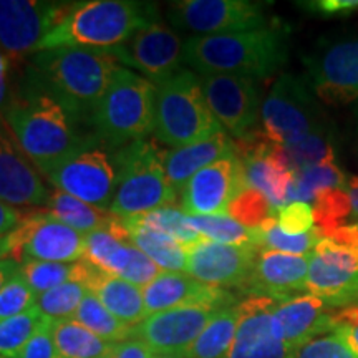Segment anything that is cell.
Returning <instances> with one entry per match:
<instances>
[{
	"label": "cell",
	"instance_id": "19",
	"mask_svg": "<svg viewBox=\"0 0 358 358\" xmlns=\"http://www.w3.org/2000/svg\"><path fill=\"white\" fill-rule=\"evenodd\" d=\"M219 310L222 308L187 306L153 313L134 327V338L145 342L155 353L186 355Z\"/></svg>",
	"mask_w": 358,
	"mask_h": 358
},
{
	"label": "cell",
	"instance_id": "20",
	"mask_svg": "<svg viewBox=\"0 0 358 358\" xmlns=\"http://www.w3.org/2000/svg\"><path fill=\"white\" fill-rule=\"evenodd\" d=\"M85 259L105 274L122 277L141 289L163 272L140 249L108 229L93 231L85 236Z\"/></svg>",
	"mask_w": 358,
	"mask_h": 358
},
{
	"label": "cell",
	"instance_id": "38",
	"mask_svg": "<svg viewBox=\"0 0 358 358\" xmlns=\"http://www.w3.org/2000/svg\"><path fill=\"white\" fill-rule=\"evenodd\" d=\"M90 289L82 282H66V284L58 285V287L48 290L35 299V306L43 317L53 320L73 319L77 313L80 303Z\"/></svg>",
	"mask_w": 358,
	"mask_h": 358
},
{
	"label": "cell",
	"instance_id": "10",
	"mask_svg": "<svg viewBox=\"0 0 358 358\" xmlns=\"http://www.w3.org/2000/svg\"><path fill=\"white\" fill-rule=\"evenodd\" d=\"M55 189L110 211L116 187V150L93 141L47 176Z\"/></svg>",
	"mask_w": 358,
	"mask_h": 358
},
{
	"label": "cell",
	"instance_id": "24",
	"mask_svg": "<svg viewBox=\"0 0 358 358\" xmlns=\"http://www.w3.org/2000/svg\"><path fill=\"white\" fill-rule=\"evenodd\" d=\"M274 320L284 342L292 348L335 330V313L329 312V306L310 294H299L277 302Z\"/></svg>",
	"mask_w": 358,
	"mask_h": 358
},
{
	"label": "cell",
	"instance_id": "4",
	"mask_svg": "<svg viewBox=\"0 0 358 358\" xmlns=\"http://www.w3.org/2000/svg\"><path fill=\"white\" fill-rule=\"evenodd\" d=\"M159 22L153 2L136 0H88L73 6L43 38L38 52L58 47L95 48L111 52L138 30Z\"/></svg>",
	"mask_w": 358,
	"mask_h": 358
},
{
	"label": "cell",
	"instance_id": "33",
	"mask_svg": "<svg viewBox=\"0 0 358 358\" xmlns=\"http://www.w3.org/2000/svg\"><path fill=\"white\" fill-rule=\"evenodd\" d=\"M322 232L313 227L306 234H287L279 227L277 217H268L257 229H252V244L261 250H277V252L294 254V256H308L322 239Z\"/></svg>",
	"mask_w": 358,
	"mask_h": 358
},
{
	"label": "cell",
	"instance_id": "1",
	"mask_svg": "<svg viewBox=\"0 0 358 358\" xmlns=\"http://www.w3.org/2000/svg\"><path fill=\"white\" fill-rule=\"evenodd\" d=\"M122 69L111 52L58 47L30 57L24 82L47 93L80 124H90L98 101Z\"/></svg>",
	"mask_w": 358,
	"mask_h": 358
},
{
	"label": "cell",
	"instance_id": "40",
	"mask_svg": "<svg viewBox=\"0 0 358 358\" xmlns=\"http://www.w3.org/2000/svg\"><path fill=\"white\" fill-rule=\"evenodd\" d=\"M280 148L285 159H287L289 166L292 168L295 173L307 166H313V164L334 163L335 159L330 134L327 133L325 129L303 138L302 141L295 143V145Z\"/></svg>",
	"mask_w": 358,
	"mask_h": 358
},
{
	"label": "cell",
	"instance_id": "42",
	"mask_svg": "<svg viewBox=\"0 0 358 358\" xmlns=\"http://www.w3.org/2000/svg\"><path fill=\"white\" fill-rule=\"evenodd\" d=\"M227 216L248 229H257L268 217L274 216V208L262 192L248 186L229 204Z\"/></svg>",
	"mask_w": 358,
	"mask_h": 358
},
{
	"label": "cell",
	"instance_id": "57",
	"mask_svg": "<svg viewBox=\"0 0 358 358\" xmlns=\"http://www.w3.org/2000/svg\"><path fill=\"white\" fill-rule=\"evenodd\" d=\"M0 358H6V357H2V355H0Z\"/></svg>",
	"mask_w": 358,
	"mask_h": 358
},
{
	"label": "cell",
	"instance_id": "27",
	"mask_svg": "<svg viewBox=\"0 0 358 358\" xmlns=\"http://www.w3.org/2000/svg\"><path fill=\"white\" fill-rule=\"evenodd\" d=\"M90 292L96 295L111 315L129 327L140 325L148 317L143 289L122 277L100 272L90 285Z\"/></svg>",
	"mask_w": 358,
	"mask_h": 358
},
{
	"label": "cell",
	"instance_id": "54",
	"mask_svg": "<svg viewBox=\"0 0 358 358\" xmlns=\"http://www.w3.org/2000/svg\"><path fill=\"white\" fill-rule=\"evenodd\" d=\"M347 192L348 198H350V206H352V216L353 221L358 219V178H352L350 181H347Z\"/></svg>",
	"mask_w": 358,
	"mask_h": 358
},
{
	"label": "cell",
	"instance_id": "56",
	"mask_svg": "<svg viewBox=\"0 0 358 358\" xmlns=\"http://www.w3.org/2000/svg\"><path fill=\"white\" fill-rule=\"evenodd\" d=\"M155 358H186V355H171V353H155Z\"/></svg>",
	"mask_w": 358,
	"mask_h": 358
},
{
	"label": "cell",
	"instance_id": "17",
	"mask_svg": "<svg viewBox=\"0 0 358 358\" xmlns=\"http://www.w3.org/2000/svg\"><path fill=\"white\" fill-rule=\"evenodd\" d=\"M259 248L252 244L231 245L201 239L187 249L186 274L217 289H244Z\"/></svg>",
	"mask_w": 358,
	"mask_h": 358
},
{
	"label": "cell",
	"instance_id": "9",
	"mask_svg": "<svg viewBox=\"0 0 358 358\" xmlns=\"http://www.w3.org/2000/svg\"><path fill=\"white\" fill-rule=\"evenodd\" d=\"M8 259L19 264L80 262L85 259V234L66 226L50 213L24 214L7 234Z\"/></svg>",
	"mask_w": 358,
	"mask_h": 358
},
{
	"label": "cell",
	"instance_id": "8",
	"mask_svg": "<svg viewBox=\"0 0 358 358\" xmlns=\"http://www.w3.org/2000/svg\"><path fill=\"white\" fill-rule=\"evenodd\" d=\"M262 131L267 141L289 146L325 129L319 103L307 78L284 73L277 78L261 108Z\"/></svg>",
	"mask_w": 358,
	"mask_h": 358
},
{
	"label": "cell",
	"instance_id": "32",
	"mask_svg": "<svg viewBox=\"0 0 358 358\" xmlns=\"http://www.w3.org/2000/svg\"><path fill=\"white\" fill-rule=\"evenodd\" d=\"M239 324V303L226 307L206 325L186 358H227Z\"/></svg>",
	"mask_w": 358,
	"mask_h": 358
},
{
	"label": "cell",
	"instance_id": "13",
	"mask_svg": "<svg viewBox=\"0 0 358 358\" xmlns=\"http://www.w3.org/2000/svg\"><path fill=\"white\" fill-rule=\"evenodd\" d=\"M111 53L120 65L140 71L155 87L178 75L185 65V42L161 22L138 30Z\"/></svg>",
	"mask_w": 358,
	"mask_h": 358
},
{
	"label": "cell",
	"instance_id": "12",
	"mask_svg": "<svg viewBox=\"0 0 358 358\" xmlns=\"http://www.w3.org/2000/svg\"><path fill=\"white\" fill-rule=\"evenodd\" d=\"M71 6L73 2L0 0V48L8 60L20 62L37 53Z\"/></svg>",
	"mask_w": 358,
	"mask_h": 358
},
{
	"label": "cell",
	"instance_id": "30",
	"mask_svg": "<svg viewBox=\"0 0 358 358\" xmlns=\"http://www.w3.org/2000/svg\"><path fill=\"white\" fill-rule=\"evenodd\" d=\"M45 208L66 226L73 227L75 231L82 232L85 236L93 231L110 229L116 221V216L110 211H103V209L83 203V201L58 189L50 192V198Z\"/></svg>",
	"mask_w": 358,
	"mask_h": 358
},
{
	"label": "cell",
	"instance_id": "3",
	"mask_svg": "<svg viewBox=\"0 0 358 358\" xmlns=\"http://www.w3.org/2000/svg\"><path fill=\"white\" fill-rule=\"evenodd\" d=\"M287 55V37L277 27L189 37L185 42V64L199 77L224 73L262 80L274 75Z\"/></svg>",
	"mask_w": 358,
	"mask_h": 358
},
{
	"label": "cell",
	"instance_id": "25",
	"mask_svg": "<svg viewBox=\"0 0 358 358\" xmlns=\"http://www.w3.org/2000/svg\"><path fill=\"white\" fill-rule=\"evenodd\" d=\"M234 151L236 145L229 140L226 131H222L209 140L196 143V145L161 151V161H163L164 173H166L174 191L181 194L182 187L189 182V179L196 173Z\"/></svg>",
	"mask_w": 358,
	"mask_h": 358
},
{
	"label": "cell",
	"instance_id": "39",
	"mask_svg": "<svg viewBox=\"0 0 358 358\" xmlns=\"http://www.w3.org/2000/svg\"><path fill=\"white\" fill-rule=\"evenodd\" d=\"M42 319V312L34 306L20 315L0 322V355L19 358L29 340L37 332Z\"/></svg>",
	"mask_w": 358,
	"mask_h": 358
},
{
	"label": "cell",
	"instance_id": "28",
	"mask_svg": "<svg viewBox=\"0 0 358 358\" xmlns=\"http://www.w3.org/2000/svg\"><path fill=\"white\" fill-rule=\"evenodd\" d=\"M100 272V268L90 264L87 259L70 264L42 261H29L20 264V274L24 275L35 297L58 287V285L66 284V282H82L90 289L92 282L96 279Z\"/></svg>",
	"mask_w": 358,
	"mask_h": 358
},
{
	"label": "cell",
	"instance_id": "50",
	"mask_svg": "<svg viewBox=\"0 0 358 358\" xmlns=\"http://www.w3.org/2000/svg\"><path fill=\"white\" fill-rule=\"evenodd\" d=\"M110 358H155V352L140 338H129L115 343Z\"/></svg>",
	"mask_w": 358,
	"mask_h": 358
},
{
	"label": "cell",
	"instance_id": "5",
	"mask_svg": "<svg viewBox=\"0 0 358 358\" xmlns=\"http://www.w3.org/2000/svg\"><path fill=\"white\" fill-rule=\"evenodd\" d=\"M155 100V85L122 66L90 118V131L115 150L145 140L153 133Z\"/></svg>",
	"mask_w": 358,
	"mask_h": 358
},
{
	"label": "cell",
	"instance_id": "7",
	"mask_svg": "<svg viewBox=\"0 0 358 358\" xmlns=\"http://www.w3.org/2000/svg\"><path fill=\"white\" fill-rule=\"evenodd\" d=\"M178 192L164 173L161 151L150 141H133L116 148V187L110 213L129 219L173 206Z\"/></svg>",
	"mask_w": 358,
	"mask_h": 358
},
{
	"label": "cell",
	"instance_id": "51",
	"mask_svg": "<svg viewBox=\"0 0 358 358\" xmlns=\"http://www.w3.org/2000/svg\"><path fill=\"white\" fill-rule=\"evenodd\" d=\"M8 65H10V60H8L6 53L0 48V123L7 128L6 124V113L8 108V103H10V93H8Z\"/></svg>",
	"mask_w": 358,
	"mask_h": 358
},
{
	"label": "cell",
	"instance_id": "22",
	"mask_svg": "<svg viewBox=\"0 0 358 358\" xmlns=\"http://www.w3.org/2000/svg\"><path fill=\"white\" fill-rule=\"evenodd\" d=\"M308 262L310 254L294 256L277 250H259L252 272L243 290L250 295L275 301L294 297L303 290L307 292Z\"/></svg>",
	"mask_w": 358,
	"mask_h": 358
},
{
	"label": "cell",
	"instance_id": "11",
	"mask_svg": "<svg viewBox=\"0 0 358 358\" xmlns=\"http://www.w3.org/2000/svg\"><path fill=\"white\" fill-rule=\"evenodd\" d=\"M267 3L249 0H178L168 8V19L176 30L194 37L249 32L267 27Z\"/></svg>",
	"mask_w": 358,
	"mask_h": 358
},
{
	"label": "cell",
	"instance_id": "37",
	"mask_svg": "<svg viewBox=\"0 0 358 358\" xmlns=\"http://www.w3.org/2000/svg\"><path fill=\"white\" fill-rule=\"evenodd\" d=\"M187 222L201 237L219 244H252V229H248L227 214L217 216H187ZM254 245V244H252Z\"/></svg>",
	"mask_w": 358,
	"mask_h": 358
},
{
	"label": "cell",
	"instance_id": "35",
	"mask_svg": "<svg viewBox=\"0 0 358 358\" xmlns=\"http://www.w3.org/2000/svg\"><path fill=\"white\" fill-rule=\"evenodd\" d=\"M88 330L103 340H108L111 343L124 342V340L134 338V327H129L120 322L115 315H111L103 303L98 301L96 295L92 292L87 294L80 303L77 313L73 317Z\"/></svg>",
	"mask_w": 358,
	"mask_h": 358
},
{
	"label": "cell",
	"instance_id": "49",
	"mask_svg": "<svg viewBox=\"0 0 358 358\" xmlns=\"http://www.w3.org/2000/svg\"><path fill=\"white\" fill-rule=\"evenodd\" d=\"M301 6L308 12L320 13L324 17H340L358 12V0H313V2H303Z\"/></svg>",
	"mask_w": 358,
	"mask_h": 358
},
{
	"label": "cell",
	"instance_id": "43",
	"mask_svg": "<svg viewBox=\"0 0 358 358\" xmlns=\"http://www.w3.org/2000/svg\"><path fill=\"white\" fill-rule=\"evenodd\" d=\"M35 294L29 287L24 275H13L7 285L0 290V322L20 315L35 306Z\"/></svg>",
	"mask_w": 358,
	"mask_h": 358
},
{
	"label": "cell",
	"instance_id": "53",
	"mask_svg": "<svg viewBox=\"0 0 358 358\" xmlns=\"http://www.w3.org/2000/svg\"><path fill=\"white\" fill-rule=\"evenodd\" d=\"M20 272V264L13 259H0V290L7 285V282Z\"/></svg>",
	"mask_w": 358,
	"mask_h": 358
},
{
	"label": "cell",
	"instance_id": "47",
	"mask_svg": "<svg viewBox=\"0 0 358 358\" xmlns=\"http://www.w3.org/2000/svg\"><path fill=\"white\" fill-rule=\"evenodd\" d=\"M53 319L43 317L37 332L32 335L19 358H60L53 338Z\"/></svg>",
	"mask_w": 358,
	"mask_h": 358
},
{
	"label": "cell",
	"instance_id": "45",
	"mask_svg": "<svg viewBox=\"0 0 358 358\" xmlns=\"http://www.w3.org/2000/svg\"><path fill=\"white\" fill-rule=\"evenodd\" d=\"M277 222H279L280 229L287 234H306L315 227L313 208L310 204L302 203V201H294V203L285 204L284 208L279 209Z\"/></svg>",
	"mask_w": 358,
	"mask_h": 358
},
{
	"label": "cell",
	"instance_id": "23",
	"mask_svg": "<svg viewBox=\"0 0 358 358\" xmlns=\"http://www.w3.org/2000/svg\"><path fill=\"white\" fill-rule=\"evenodd\" d=\"M50 192L8 128L0 123V201L8 206H47Z\"/></svg>",
	"mask_w": 358,
	"mask_h": 358
},
{
	"label": "cell",
	"instance_id": "55",
	"mask_svg": "<svg viewBox=\"0 0 358 358\" xmlns=\"http://www.w3.org/2000/svg\"><path fill=\"white\" fill-rule=\"evenodd\" d=\"M0 259H8V241H7V236L0 237Z\"/></svg>",
	"mask_w": 358,
	"mask_h": 358
},
{
	"label": "cell",
	"instance_id": "16",
	"mask_svg": "<svg viewBox=\"0 0 358 358\" xmlns=\"http://www.w3.org/2000/svg\"><path fill=\"white\" fill-rule=\"evenodd\" d=\"M248 187L244 164L239 155L231 153L209 164L189 179L181 191V206L186 216H217L241 191Z\"/></svg>",
	"mask_w": 358,
	"mask_h": 358
},
{
	"label": "cell",
	"instance_id": "29",
	"mask_svg": "<svg viewBox=\"0 0 358 358\" xmlns=\"http://www.w3.org/2000/svg\"><path fill=\"white\" fill-rule=\"evenodd\" d=\"M128 232V241L141 250L163 272H186L187 249L176 239L163 232L150 229L145 226H134L122 219Z\"/></svg>",
	"mask_w": 358,
	"mask_h": 358
},
{
	"label": "cell",
	"instance_id": "44",
	"mask_svg": "<svg viewBox=\"0 0 358 358\" xmlns=\"http://www.w3.org/2000/svg\"><path fill=\"white\" fill-rule=\"evenodd\" d=\"M294 358H358V355L337 332H330L295 348Z\"/></svg>",
	"mask_w": 358,
	"mask_h": 358
},
{
	"label": "cell",
	"instance_id": "46",
	"mask_svg": "<svg viewBox=\"0 0 358 358\" xmlns=\"http://www.w3.org/2000/svg\"><path fill=\"white\" fill-rule=\"evenodd\" d=\"M313 256L320 257L322 261L330 264V266L345 268L350 272H358V250L347 248L329 237H322L317 243L315 249L312 250Z\"/></svg>",
	"mask_w": 358,
	"mask_h": 358
},
{
	"label": "cell",
	"instance_id": "6",
	"mask_svg": "<svg viewBox=\"0 0 358 358\" xmlns=\"http://www.w3.org/2000/svg\"><path fill=\"white\" fill-rule=\"evenodd\" d=\"M224 129L206 101L201 77L182 69L156 87L153 134L173 150L196 145Z\"/></svg>",
	"mask_w": 358,
	"mask_h": 358
},
{
	"label": "cell",
	"instance_id": "26",
	"mask_svg": "<svg viewBox=\"0 0 358 358\" xmlns=\"http://www.w3.org/2000/svg\"><path fill=\"white\" fill-rule=\"evenodd\" d=\"M307 292L324 301L330 308L358 303V272L330 266L310 254Z\"/></svg>",
	"mask_w": 358,
	"mask_h": 358
},
{
	"label": "cell",
	"instance_id": "2",
	"mask_svg": "<svg viewBox=\"0 0 358 358\" xmlns=\"http://www.w3.org/2000/svg\"><path fill=\"white\" fill-rule=\"evenodd\" d=\"M6 124L27 159L45 178L98 140L92 131H83L60 103L24 80L10 96Z\"/></svg>",
	"mask_w": 358,
	"mask_h": 358
},
{
	"label": "cell",
	"instance_id": "41",
	"mask_svg": "<svg viewBox=\"0 0 358 358\" xmlns=\"http://www.w3.org/2000/svg\"><path fill=\"white\" fill-rule=\"evenodd\" d=\"M313 204H315L313 206L315 227L324 237L342 227L345 219L352 216V206L347 187L327 191L320 194Z\"/></svg>",
	"mask_w": 358,
	"mask_h": 358
},
{
	"label": "cell",
	"instance_id": "14",
	"mask_svg": "<svg viewBox=\"0 0 358 358\" xmlns=\"http://www.w3.org/2000/svg\"><path fill=\"white\" fill-rule=\"evenodd\" d=\"M313 95L332 106L358 100V37L325 45L303 58Z\"/></svg>",
	"mask_w": 358,
	"mask_h": 358
},
{
	"label": "cell",
	"instance_id": "31",
	"mask_svg": "<svg viewBox=\"0 0 358 358\" xmlns=\"http://www.w3.org/2000/svg\"><path fill=\"white\" fill-rule=\"evenodd\" d=\"M53 338L60 358H110L115 347L75 319L53 322Z\"/></svg>",
	"mask_w": 358,
	"mask_h": 358
},
{
	"label": "cell",
	"instance_id": "48",
	"mask_svg": "<svg viewBox=\"0 0 358 358\" xmlns=\"http://www.w3.org/2000/svg\"><path fill=\"white\" fill-rule=\"evenodd\" d=\"M358 355V306L335 313V330Z\"/></svg>",
	"mask_w": 358,
	"mask_h": 358
},
{
	"label": "cell",
	"instance_id": "34",
	"mask_svg": "<svg viewBox=\"0 0 358 358\" xmlns=\"http://www.w3.org/2000/svg\"><path fill=\"white\" fill-rule=\"evenodd\" d=\"M347 186V179L340 168L334 163H322L307 166L295 173V181L289 194V203L302 201L310 203L324 194L327 191L340 189Z\"/></svg>",
	"mask_w": 358,
	"mask_h": 358
},
{
	"label": "cell",
	"instance_id": "21",
	"mask_svg": "<svg viewBox=\"0 0 358 358\" xmlns=\"http://www.w3.org/2000/svg\"><path fill=\"white\" fill-rule=\"evenodd\" d=\"M148 317L153 313L187 306H213L226 308L236 306V299L226 289L211 287L186 272H161L143 289Z\"/></svg>",
	"mask_w": 358,
	"mask_h": 358
},
{
	"label": "cell",
	"instance_id": "15",
	"mask_svg": "<svg viewBox=\"0 0 358 358\" xmlns=\"http://www.w3.org/2000/svg\"><path fill=\"white\" fill-rule=\"evenodd\" d=\"M201 87L222 129L239 140L252 133L262 108L257 80L214 73L203 75Z\"/></svg>",
	"mask_w": 358,
	"mask_h": 358
},
{
	"label": "cell",
	"instance_id": "52",
	"mask_svg": "<svg viewBox=\"0 0 358 358\" xmlns=\"http://www.w3.org/2000/svg\"><path fill=\"white\" fill-rule=\"evenodd\" d=\"M22 216H24V214H22L19 209L0 201V237L10 234V232L19 226Z\"/></svg>",
	"mask_w": 358,
	"mask_h": 358
},
{
	"label": "cell",
	"instance_id": "36",
	"mask_svg": "<svg viewBox=\"0 0 358 358\" xmlns=\"http://www.w3.org/2000/svg\"><path fill=\"white\" fill-rule=\"evenodd\" d=\"M124 222L134 224V226H145L150 229L159 231L163 234H168L174 237L179 244L185 245L186 249L192 248L194 244H198L201 237L187 222V216L181 209L173 208V206H166V208L155 209V211L140 214V216H134L129 219H123Z\"/></svg>",
	"mask_w": 358,
	"mask_h": 358
},
{
	"label": "cell",
	"instance_id": "18",
	"mask_svg": "<svg viewBox=\"0 0 358 358\" xmlns=\"http://www.w3.org/2000/svg\"><path fill=\"white\" fill-rule=\"evenodd\" d=\"M275 299L250 295L239 302V324L227 358H294L274 320Z\"/></svg>",
	"mask_w": 358,
	"mask_h": 358
}]
</instances>
